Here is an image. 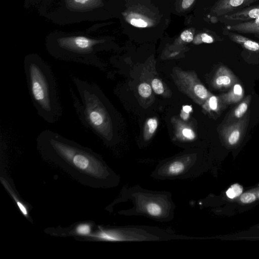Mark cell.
<instances>
[{
    "label": "cell",
    "mask_w": 259,
    "mask_h": 259,
    "mask_svg": "<svg viewBox=\"0 0 259 259\" xmlns=\"http://www.w3.org/2000/svg\"><path fill=\"white\" fill-rule=\"evenodd\" d=\"M194 0H183L182 8L184 9L189 8L194 3Z\"/></svg>",
    "instance_id": "cell-28"
},
{
    "label": "cell",
    "mask_w": 259,
    "mask_h": 259,
    "mask_svg": "<svg viewBox=\"0 0 259 259\" xmlns=\"http://www.w3.org/2000/svg\"><path fill=\"white\" fill-rule=\"evenodd\" d=\"M24 68L29 94L37 114L48 123H56L62 116L63 110L51 67L41 58L32 55L25 59Z\"/></svg>",
    "instance_id": "cell-1"
},
{
    "label": "cell",
    "mask_w": 259,
    "mask_h": 259,
    "mask_svg": "<svg viewBox=\"0 0 259 259\" xmlns=\"http://www.w3.org/2000/svg\"><path fill=\"white\" fill-rule=\"evenodd\" d=\"M182 111L186 113L189 114L192 111V108L190 106H185L183 107Z\"/></svg>",
    "instance_id": "cell-29"
},
{
    "label": "cell",
    "mask_w": 259,
    "mask_h": 259,
    "mask_svg": "<svg viewBox=\"0 0 259 259\" xmlns=\"http://www.w3.org/2000/svg\"><path fill=\"white\" fill-rule=\"evenodd\" d=\"M259 0H220L212 10V13L217 17L226 15L249 7Z\"/></svg>",
    "instance_id": "cell-8"
},
{
    "label": "cell",
    "mask_w": 259,
    "mask_h": 259,
    "mask_svg": "<svg viewBox=\"0 0 259 259\" xmlns=\"http://www.w3.org/2000/svg\"><path fill=\"white\" fill-rule=\"evenodd\" d=\"M242 191L243 189L241 185L238 184H234L227 190L226 195L229 198L233 199L239 196Z\"/></svg>",
    "instance_id": "cell-17"
},
{
    "label": "cell",
    "mask_w": 259,
    "mask_h": 259,
    "mask_svg": "<svg viewBox=\"0 0 259 259\" xmlns=\"http://www.w3.org/2000/svg\"><path fill=\"white\" fill-rule=\"evenodd\" d=\"M255 200V195L250 193H246L243 194L241 197L240 200L244 203H249L252 202Z\"/></svg>",
    "instance_id": "cell-21"
},
{
    "label": "cell",
    "mask_w": 259,
    "mask_h": 259,
    "mask_svg": "<svg viewBox=\"0 0 259 259\" xmlns=\"http://www.w3.org/2000/svg\"><path fill=\"white\" fill-rule=\"evenodd\" d=\"M228 30L241 34H253L259 37V19L236 24L227 28Z\"/></svg>",
    "instance_id": "cell-13"
},
{
    "label": "cell",
    "mask_w": 259,
    "mask_h": 259,
    "mask_svg": "<svg viewBox=\"0 0 259 259\" xmlns=\"http://www.w3.org/2000/svg\"><path fill=\"white\" fill-rule=\"evenodd\" d=\"M148 131L150 134H153L157 129L158 122L156 119H150L147 121Z\"/></svg>",
    "instance_id": "cell-24"
},
{
    "label": "cell",
    "mask_w": 259,
    "mask_h": 259,
    "mask_svg": "<svg viewBox=\"0 0 259 259\" xmlns=\"http://www.w3.org/2000/svg\"><path fill=\"white\" fill-rule=\"evenodd\" d=\"M138 92L141 96L144 98H147L151 94V88L149 84L142 83L139 86Z\"/></svg>",
    "instance_id": "cell-19"
},
{
    "label": "cell",
    "mask_w": 259,
    "mask_h": 259,
    "mask_svg": "<svg viewBox=\"0 0 259 259\" xmlns=\"http://www.w3.org/2000/svg\"><path fill=\"white\" fill-rule=\"evenodd\" d=\"M183 134L187 139L189 140H193L195 137L194 132L188 128H185L183 130Z\"/></svg>",
    "instance_id": "cell-26"
},
{
    "label": "cell",
    "mask_w": 259,
    "mask_h": 259,
    "mask_svg": "<svg viewBox=\"0 0 259 259\" xmlns=\"http://www.w3.org/2000/svg\"><path fill=\"white\" fill-rule=\"evenodd\" d=\"M251 101V95H249L225 119L224 124L235 122L243 118L247 112Z\"/></svg>",
    "instance_id": "cell-14"
},
{
    "label": "cell",
    "mask_w": 259,
    "mask_h": 259,
    "mask_svg": "<svg viewBox=\"0 0 259 259\" xmlns=\"http://www.w3.org/2000/svg\"><path fill=\"white\" fill-rule=\"evenodd\" d=\"M129 201L131 208L119 214L126 216H144L161 223L174 217L176 205L172 194L168 191H152L140 186H126L122 190L119 202Z\"/></svg>",
    "instance_id": "cell-3"
},
{
    "label": "cell",
    "mask_w": 259,
    "mask_h": 259,
    "mask_svg": "<svg viewBox=\"0 0 259 259\" xmlns=\"http://www.w3.org/2000/svg\"><path fill=\"white\" fill-rule=\"evenodd\" d=\"M208 99L207 109L210 112L219 114L227 107L223 103L220 96L212 95Z\"/></svg>",
    "instance_id": "cell-16"
},
{
    "label": "cell",
    "mask_w": 259,
    "mask_h": 259,
    "mask_svg": "<svg viewBox=\"0 0 259 259\" xmlns=\"http://www.w3.org/2000/svg\"><path fill=\"white\" fill-rule=\"evenodd\" d=\"M229 21L248 22L259 19V5L249 7L245 9L224 16Z\"/></svg>",
    "instance_id": "cell-10"
},
{
    "label": "cell",
    "mask_w": 259,
    "mask_h": 259,
    "mask_svg": "<svg viewBox=\"0 0 259 259\" xmlns=\"http://www.w3.org/2000/svg\"><path fill=\"white\" fill-rule=\"evenodd\" d=\"M189 114L182 111L181 117L184 120H187L189 118Z\"/></svg>",
    "instance_id": "cell-30"
},
{
    "label": "cell",
    "mask_w": 259,
    "mask_h": 259,
    "mask_svg": "<svg viewBox=\"0 0 259 259\" xmlns=\"http://www.w3.org/2000/svg\"><path fill=\"white\" fill-rule=\"evenodd\" d=\"M228 38L233 42L242 46L247 50L259 53V43L243 36L234 33L227 32Z\"/></svg>",
    "instance_id": "cell-15"
},
{
    "label": "cell",
    "mask_w": 259,
    "mask_h": 259,
    "mask_svg": "<svg viewBox=\"0 0 259 259\" xmlns=\"http://www.w3.org/2000/svg\"><path fill=\"white\" fill-rule=\"evenodd\" d=\"M90 227L88 224H82L77 228V232L80 235H89L90 232Z\"/></svg>",
    "instance_id": "cell-23"
},
{
    "label": "cell",
    "mask_w": 259,
    "mask_h": 259,
    "mask_svg": "<svg viewBox=\"0 0 259 259\" xmlns=\"http://www.w3.org/2000/svg\"><path fill=\"white\" fill-rule=\"evenodd\" d=\"M67 8L74 11L86 12L99 8L102 0H66Z\"/></svg>",
    "instance_id": "cell-11"
},
{
    "label": "cell",
    "mask_w": 259,
    "mask_h": 259,
    "mask_svg": "<svg viewBox=\"0 0 259 259\" xmlns=\"http://www.w3.org/2000/svg\"><path fill=\"white\" fill-rule=\"evenodd\" d=\"M244 95L242 85L238 82L234 84L226 93L220 96L223 103L227 106L240 102Z\"/></svg>",
    "instance_id": "cell-12"
},
{
    "label": "cell",
    "mask_w": 259,
    "mask_h": 259,
    "mask_svg": "<svg viewBox=\"0 0 259 259\" xmlns=\"http://www.w3.org/2000/svg\"><path fill=\"white\" fill-rule=\"evenodd\" d=\"M194 91L196 96L202 100H206L209 97V93L205 87L201 84L195 86Z\"/></svg>",
    "instance_id": "cell-18"
},
{
    "label": "cell",
    "mask_w": 259,
    "mask_h": 259,
    "mask_svg": "<svg viewBox=\"0 0 259 259\" xmlns=\"http://www.w3.org/2000/svg\"><path fill=\"white\" fill-rule=\"evenodd\" d=\"M152 87L154 91L158 94H162L164 91V89L163 83L162 82L158 79H155L152 81Z\"/></svg>",
    "instance_id": "cell-20"
},
{
    "label": "cell",
    "mask_w": 259,
    "mask_h": 259,
    "mask_svg": "<svg viewBox=\"0 0 259 259\" xmlns=\"http://www.w3.org/2000/svg\"><path fill=\"white\" fill-rule=\"evenodd\" d=\"M78 95L70 87L73 104L82 124L102 139L110 140L112 123L105 97L100 88L72 76Z\"/></svg>",
    "instance_id": "cell-2"
},
{
    "label": "cell",
    "mask_w": 259,
    "mask_h": 259,
    "mask_svg": "<svg viewBox=\"0 0 259 259\" xmlns=\"http://www.w3.org/2000/svg\"><path fill=\"white\" fill-rule=\"evenodd\" d=\"M201 39L202 42L208 44H211L214 42V39L210 35L206 34H202L201 35Z\"/></svg>",
    "instance_id": "cell-27"
},
{
    "label": "cell",
    "mask_w": 259,
    "mask_h": 259,
    "mask_svg": "<svg viewBox=\"0 0 259 259\" xmlns=\"http://www.w3.org/2000/svg\"><path fill=\"white\" fill-rule=\"evenodd\" d=\"M198 166L192 155H183L158 164L151 177L158 180L186 179L194 177Z\"/></svg>",
    "instance_id": "cell-6"
},
{
    "label": "cell",
    "mask_w": 259,
    "mask_h": 259,
    "mask_svg": "<svg viewBox=\"0 0 259 259\" xmlns=\"http://www.w3.org/2000/svg\"><path fill=\"white\" fill-rule=\"evenodd\" d=\"M181 38L183 41L189 43L193 41V36L191 32L186 30L181 34Z\"/></svg>",
    "instance_id": "cell-25"
},
{
    "label": "cell",
    "mask_w": 259,
    "mask_h": 259,
    "mask_svg": "<svg viewBox=\"0 0 259 259\" xmlns=\"http://www.w3.org/2000/svg\"><path fill=\"white\" fill-rule=\"evenodd\" d=\"M249 121V114L247 113L237 121L223 124L220 133L225 142L230 146L238 144L245 134Z\"/></svg>",
    "instance_id": "cell-7"
},
{
    "label": "cell",
    "mask_w": 259,
    "mask_h": 259,
    "mask_svg": "<svg viewBox=\"0 0 259 259\" xmlns=\"http://www.w3.org/2000/svg\"><path fill=\"white\" fill-rule=\"evenodd\" d=\"M131 24L134 27L139 28H145L147 27V23L141 19H133L131 20Z\"/></svg>",
    "instance_id": "cell-22"
},
{
    "label": "cell",
    "mask_w": 259,
    "mask_h": 259,
    "mask_svg": "<svg viewBox=\"0 0 259 259\" xmlns=\"http://www.w3.org/2000/svg\"><path fill=\"white\" fill-rule=\"evenodd\" d=\"M238 82L235 75L227 67H221L217 71L214 80L215 88L221 89L231 88L234 84Z\"/></svg>",
    "instance_id": "cell-9"
},
{
    "label": "cell",
    "mask_w": 259,
    "mask_h": 259,
    "mask_svg": "<svg viewBox=\"0 0 259 259\" xmlns=\"http://www.w3.org/2000/svg\"><path fill=\"white\" fill-rule=\"evenodd\" d=\"M104 40L84 36L59 38L56 48L51 49V54L61 60L73 62L102 69L103 65L96 57V52Z\"/></svg>",
    "instance_id": "cell-5"
},
{
    "label": "cell",
    "mask_w": 259,
    "mask_h": 259,
    "mask_svg": "<svg viewBox=\"0 0 259 259\" xmlns=\"http://www.w3.org/2000/svg\"><path fill=\"white\" fill-rule=\"evenodd\" d=\"M95 237L100 240L116 242L162 241L196 238L177 234L171 230L157 226L145 225H128L101 228Z\"/></svg>",
    "instance_id": "cell-4"
}]
</instances>
